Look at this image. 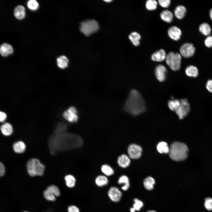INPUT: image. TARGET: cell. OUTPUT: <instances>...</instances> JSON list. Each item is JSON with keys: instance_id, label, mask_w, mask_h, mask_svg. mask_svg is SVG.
<instances>
[{"instance_id": "22", "label": "cell", "mask_w": 212, "mask_h": 212, "mask_svg": "<svg viewBox=\"0 0 212 212\" xmlns=\"http://www.w3.org/2000/svg\"><path fill=\"white\" fill-rule=\"evenodd\" d=\"M1 130L4 135L9 136L13 132V128L11 125L9 123L6 122L2 124L1 126Z\"/></svg>"}, {"instance_id": "37", "label": "cell", "mask_w": 212, "mask_h": 212, "mask_svg": "<svg viewBox=\"0 0 212 212\" xmlns=\"http://www.w3.org/2000/svg\"><path fill=\"white\" fill-rule=\"evenodd\" d=\"M134 202L133 205V207L135 210L139 211L143 206V203L137 198H135L134 200Z\"/></svg>"}, {"instance_id": "36", "label": "cell", "mask_w": 212, "mask_h": 212, "mask_svg": "<svg viewBox=\"0 0 212 212\" xmlns=\"http://www.w3.org/2000/svg\"><path fill=\"white\" fill-rule=\"evenodd\" d=\"M204 205L205 208L208 211H212V198L207 197L205 199Z\"/></svg>"}, {"instance_id": "10", "label": "cell", "mask_w": 212, "mask_h": 212, "mask_svg": "<svg viewBox=\"0 0 212 212\" xmlns=\"http://www.w3.org/2000/svg\"><path fill=\"white\" fill-rule=\"evenodd\" d=\"M167 70L163 65H157L155 69V73L157 79L160 82L164 81L166 78Z\"/></svg>"}, {"instance_id": "35", "label": "cell", "mask_w": 212, "mask_h": 212, "mask_svg": "<svg viewBox=\"0 0 212 212\" xmlns=\"http://www.w3.org/2000/svg\"><path fill=\"white\" fill-rule=\"evenodd\" d=\"M43 195L44 198L48 201H54L56 200V196L47 189L44 191Z\"/></svg>"}, {"instance_id": "21", "label": "cell", "mask_w": 212, "mask_h": 212, "mask_svg": "<svg viewBox=\"0 0 212 212\" xmlns=\"http://www.w3.org/2000/svg\"><path fill=\"white\" fill-rule=\"evenodd\" d=\"M69 60L66 57L62 55L57 59V64L58 67L61 69H64L68 66Z\"/></svg>"}, {"instance_id": "2", "label": "cell", "mask_w": 212, "mask_h": 212, "mask_svg": "<svg viewBox=\"0 0 212 212\" xmlns=\"http://www.w3.org/2000/svg\"><path fill=\"white\" fill-rule=\"evenodd\" d=\"M188 148L184 143L174 142L170 145L169 155L173 160L180 161L185 160L187 157Z\"/></svg>"}, {"instance_id": "46", "label": "cell", "mask_w": 212, "mask_h": 212, "mask_svg": "<svg viewBox=\"0 0 212 212\" xmlns=\"http://www.w3.org/2000/svg\"><path fill=\"white\" fill-rule=\"evenodd\" d=\"M105 1L107 2H110L112 1V0H104Z\"/></svg>"}, {"instance_id": "32", "label": "cell", "mask_w": 212, "mask_h": 212, "mask_svg": "<svg viewBox=\"0 0 212 212\" xmlns=\"http://www.w3.org/2000/svg\"><path fill=\"white\" fill-rule=\"evenodd\" d=\"M157 2L155 0H148L146 2L145 7L147 10L153 11L157 9Z\"/></svg>"}, {"instance_id": "34", "label": "cell", "mask_w": 212, "mask_h": 212, "mask_svg": "<svg viewBox=\"0 0 212 212\" xmlns=\"http://www.w3.org/2000/svg\"><path fill=\"white\" fill-rule=\"evenodd\" d=\"M27 4L29 9L32 11H35L37 10L39 6L38 2L35 0L28 1Z\"/></svg>"}, {"instance_id": "48", "label": "cell", "mask_w": 212, "mask_h": 212, "mask_svg": "<svg viewBox=\"0 0 212 212\" xmlns=\"http://www.w3.org/2000/svg\"><path fill=\"white\" fill-rule=\"evenodd\" d=\"M27 212V211H24V212Z\"/></svg>"}, {"instance_id": "43", "label": "cell", "mask_w": 212, "mask_h": 212, "mask_svg": "<svg viewBox=\"0 0 212 212\" xmlns=\"http://www.w3.org/2000/svg\"><path fill=\"white\" fill-rule=\"evenodd\" d=\"M7 116L6 114L3 112H0V121L1 122H4Z\"/></svg>"}, {"instance_id": "26", "label": "cell", "mask_w": 212, "mask_h": 212, "mask_svg": "<svg viewBox=\"0 0 212 212\" xmlns=\"http://www.w3.org/2000/svg\"><path fill=\"white\" fill-rule=\"evenodd\" d=\"M118 183L119 184H124L122 187V189L124 191H127L129 188L130 183L128 178L125 175H122L119 178Z\"/></svg>"}, {"instance_id": "1", "label": "cell", "mask_w": 212, "mask_h": 212, "mask_svg": "<svg viewBox=\"0 0 212 212\" xmlns=\"http://www.w3.org/2000/svg\"><path fill=\"white\" fill-rule=\"evenodd\" d=\"M124 109L126 112L135 115L140 114L145 111V101L139 92L135 89L130 91Z\"/></svg>"}, {"instance_id": "13", "label": "cell", "mask_w": 212, "mask_h": 212, "mask_svg": "<svg viewBox=\"0 0 212 212\" xmlns=\"http://www.w3.org/2000/svg\"><path fill=\"white\" fill-rule=\"evenodd\" d=\"M166 56L165 51L161 49L154 53L151 55V59L154 61L161 62L165 60Z\"/></svg>"}, {"instance_id": "29", "label": "cell", "mask_w": 212, "mask_h": 212, "mask_svg": "<svg viewBox=\"0 0 212 212\" xmlns=\"http://www.w3.org/2000/svg\"><path fill=\"white\" fill-rule=\"evenodd\" d=\"M155 183L154 179L151 176L146 177L143 181L144 187L148 190H151L153 189Z\"/></svg>"}, {"instance_id": "24", "label": "cell", "mask_w": 212, "mask_h": 212, "mask_svg": "<svg viewBox=\"0 0 212 212\" xmlns=\"http://www.w3.org/2000/svg\"><path fill=\"white\" fill-rule=\"evenodd\" d=\"M13 147L15 152L21 153L24 151L26 149V145L23 142L18 141L14 143Z\"/></svg>"}, {"instance_id": "45", "label": "cell", "mask_w": 212, "mask_h": 212, "mask_svg": "<svg viewBox=\"0 0 212 212\" xmlns=\"http://www.w3.org/2000/svg\"><path fill=\"white\" fill-rule=\"evenodd\" d=\"M135 210L133 208H132L130 209V211L131 212H135Z\"/></svg>"}, {"instance_id": "6", "label": "cell", "mask_w": 212, "mask_h": 212, "mask_svg": "<svg viewBox=\"0 0 212 212\" xmlns=\"http://www.w3.org/2000/svg\"><path fill=\"white\" fill-rule=\"evenodd\" d=\"M180 106L175 111L176 114L180 119H182L186 117L191 110L190 104L186 99L180 100Z\"/></svg>"}, {"instance_id": "17", "label": "cell", "mask_w": 212, "mask_h": 212, "mask_svg": "<svg viewBox=\"0 0 212 212\" xmlns=\"http://www.w3.org/2000/svg\"><path fill=\"white\" fill-rule=\"evenodd\" d=\"M160 17L163 21L170 23L172 21L173 16L171 11L168 10H165L161 12Z\"/></svg>"}, {"instance_id": "8", "label": "cell", "mask_w": 212, "mask_h": 212, "mask_svg": "<svg viewBox=\"0 0 212 212\" xmlns=\"http://www.w3.org/2000/svg\"><path fill=\"white\" fill-rule=\"evenodd\" d=\"M180 54L185 58L192 57L194 54L195 48L193 45L190 43H186L182 44L180 49Z\"/></svg>"}, {"instance_id": "15", "label": "cell", "mask_w": 212, "mask_h": 212, "mask_svg": "<svg viewBox=\"0 0 212 212\" xmlns=\"http://www.w3.org/2000/svg\"><path fill=\"white\" fill-rule=\"evenodd\" d=\"M15 17L19 20H21L24 18L26 15L25 9L22 5H19L16 6L14 11Z\"/></svg>"}, {"instance_id": "41", "label": "cell", "mask_w": 212, "mask_h": 212, "mask_svg": "<svg viewBox=\"0 0 212 212\" xmlns=\"http://www.w3.org/2000/svg\"><path fill=\"white\" fill-rule=\"evenodd\" d=\"M206 88L209 92L212 93V80H208L207 81Z\"/></svg>"}, {"instance_id": "23", "label": "cell", "mask_w": 212, "mask_h": 212, "mask_svg": "<svg viewBox=\"0 0 212 212\" xmlns=\"http://www.w3.org/2000/svg\"><path fill=\"white\" fill-rule=\"evenodd\" d=\"M199 30L202 34L206 36H209L211 32L210 26L208 23L206 22L200 24L199 27Z\"/></svg>"}, {"instance_id": "28", "label": "cell", "mask_w": 212, "mask_h": 212, "mask_svg": "<svg viewBox=\"0 0 212 212\" xmlns=\"http://www.w3.org/2000/svg\"><path fill=\"white\" fill-rule=\"evenodd\" d=\"M180 100L178 99L170 100L168 102L169 108L173 111H175L180 106Z\"/></svg>"}, {"instance_id": "20", "label": "cell", "mask_w": 212, "mask_h": 212, "mask_svg": "<svg viewBox=\"0 0 212 212\" xmlns=\"http://www.w3.org/2000/svg\"><path fill=\"white\" fill-rule=\"evenodd\" d=\"M186 75L190 77H196L198 74V70L195 66L191 65L187 67L185 69Z\"/></svg>"}, {"instance_id": "7", "label": "cell", "mask_w": 212, "mask_h": 212, "mask_svg": "<svg viewBox=\"0 0 212 212\" xmlns=\"http://www.w3.org/2000/svg\"><path fill=\"white\" fill-rule=\"evenodd\" d=\"M64 118L68 122L75 123L78 120L77 110L74 106H71L65 110L63 114Z\"/></svg>"}, {"instance_id": "40", "label": "cell", "mask_w": 212, "mask_h": 212, "mask_svg": "<svg viewBox=\"0 0 212 212\" xmlns=\"http://www.w3.org/2000/svg\"><path fill=\"white\" fill-rule=\"evenodd\" d=\"M68 212H80L79 208L74 205H71L68 208Z\"/></svg>"}, {"instance_id": "33", "label": "cell", "mask_w": 212, "mask_h": 212, "mask_svg": "<svg viewBox=\"0 0 212 212\" xmlns=\"http://www.w3.org/2000/svg\"><path fill=\"white\" fill-rule=\"evenodd\" d=\"M47 190L54 195L55 196H59L60 195V191L59 188L54 185L48 186L46 189Z\"/></svg>"}, {"instance_id": "44", "label": "cell", "mask_w": 212, "mask_h": 212, "mask_svg": "<svg viewBox=\"0 0 212 212\" xmlns=\"http://www.w3.org/2000/svg\"><path fill=\"white\" fill-rule=\"evenodd\" d=\"M209 15L211 19L212 20V8L210 10Z\"/></svg>"}, {"instance_id": "18", "label": "cell", "mask_w": 212, "mask_h": 212, "mask_svg": "<svg viewBox=\"0 0 212 212\" xmlns=\"http://www.w3.org/2000/svg\"><path fill=\"white\" fill-rule=\"evenodd\" d=\"M186 12L185 7L183 5L177 6L174 10V14L175 17L179 19H181L185 16Z\"/></svg>"}, {"instance_id": "19", "label": "cell", "mask_w": 212, "mask_h": 212, "mask_svg": "<svg viewBox=\"0 0 212 212\" xmlns=\"http://www.w3.org/2000/svg\"><path fill=\"white\" fill-rule=\"evenodd\" d=\"M128 38L134 46H138L140 45L141 36L138 33L135 32H131L129 35Z\"/></svg>"}, {"instance_id": "30", "label": "cell", "mask_w": 212, "mask_h": 212, "mask_svg": "<svg viewBox=\"0 0 212 212\" xmlns=\"http://www.w3.org/2000/svg\"><path fill=\"white\" fill-rule=\"evenodd\" d=\"M66 186L69 188H72L74 186L76 183V179L72 175L68 174L64 178Z\"/></svg>"}, {"instance_id": "25", "label": "cell", "mask_w": 212, "mask_h": 212, "mask_svg": "<svg viewBox=\"0 0 212 212\" xmlns=\"http://www.w3.org/2000/svg\"><path fill=\"white\" fill-rule=\"evenodd\" d=\"M158 151L162 154H166L169 153L170 148L168 144L165 142H159L157 146Z\"/></svg>"}, {"instance_id": "27", "label": "cell", "mask_w": 212, "mask_h": 212, "mask_svg": "<svg viewBox=\"0 0 212 212\" xmlns=\"http://www.w3.org/2000/svg\"><path fill=\"white\" fill-rule=\"evenodd\" d=\"M95 182L97 186L102 187L106 186L108 184V180L106 176L99 175L96 177Z\"/></svg>"}, {"instance_id": "4", "label": "cell", "mask_w": 212, "mask_h": 212, "mask_svg": "<svg viewBox=\"0 0 212 212\" xmlns=\"http://www.w3.org/2000/svg\"><path fill=\"white\" fill-rule=\"evenodd\" d=\"M99 28L98 23L95 20L88 19L82 22L80 24V29L85 35L89 36L96 32Z\"/></svg>"}, {"instance_id": "9", "label": "cell", "mask_w": 212, "mask_h": 212, "mask_svg": "<svg viewBox=\"0 0 212 212\" xmlns=\"http://www.w3.org/2000/svg\"><path fill=\"white\" fill-rule=\"evenodd\" d=\"M142 151V148L140 146L134 144L130 145L127 149L129 156L134 159L139 158L141 155Z\"/></svg>"}, {"instance_id": "3", "label": "cell", "mask_w": 212, "mask_h": 212, "mask_svg": "<svg viewBox=\"0 0 212 212\" xmlns=\"http://www.w3.org/2000/svg\"><path fill=\"white\" fill-rule=\"evenodd\" d=\"M26 168L28 174L31 176H41L44 173V165L37 159L32 158L26 163Z\"/></svg>"}, {"instance_id": "47", "label": "cell", "mask_w": 212, "mask_h": 212, "mask_svg": "<svg viewBox=\"0 0 212 212\" xmlns=\"http://www.w3.org/2000/svg\"><path fill=\"white\" fill-rule=\"evenodd\" d=\"M147 212H156L155 211H148Z\"/></svg>"}, {"instance_id": "12", "label": "cell", "mask_w": 212, "mask_h": 212, "mask_svg": "<svg viewBox=\"0 0 212 212\" xmlns=\"http://www.w3.org/2000/svg\"><path fill=\"white\" fill-rule=\"evenodd\" d=\"M168 33L169 37L175 41L180 39L182 35L180 29L175 26H173L169 28Z\"/></svg>"}, {"instance_id": "38", "label": "cell", "mask_w": 212, "mask_h": 212, "mask_svg": "<svg viewBox=\"0 0 212 212\" xmlns=\"http://www.w3.org/2000/svg\"><path fill=\"white\" fill-rule=\"evenodd\" d=\"M171 1L170 0H159L158 2L160 5L162 7L167 8L170 5Z\"/></svg>"}, {"instance_id": "5", "label": "cell", "mask_w": 212, "mask_h": 212, "mask_svg": "<svg viewBox=\"0 0 212 212\" xmlns=\"http://www.w3.org/2000/svg\"><path fill=\"white\" fill-rule=\"evenodd\" d=\"M181 56L180 54L173 52H169L167 55L166 62L173 71H177L180 69Z\"/></svg>"}, {"instance_id": "11", "label": "cell", "mask_w": 212, "mask_h": 212, "mask_svg": "<svg viewBox=\"0 0 212 212\" xmlns=\"http://www.w3.org/2000/svg\"><path fill=\"white\" fill-rule=\"evenodd\" d=\"M108 195L110 199L114 202H118L122 196V193L117 187L112 186L108 191Z\"/></svg>"}, {"instance_id": "14", "label": "cell", "mask_w": 212, "mask_h": 212, "mask_svg": "<svg viewBox=\"0 0 212 212\" xmlns=\"http://www.w3.org/2000/svg\"><path fill=\"white\" fill-rule=\"evenodd\" d=\"M13 52V49L12 46L10 44L4 43L0 46V52L2 56L7 57L12 54Z\"/></svg>"}, {"instance_id": "42", "label": "cell", "mask_w": 212, "mask_h": 212, "mask_svg": "<svg viewBox=\"0 0 212 212\" xmlns=\"http://www.w3.org/2000/svg\"><path fill=\"white\" fill-rule=\"evenodd\" d=\"M5 172V169L4 164L0 163V175L1 176H3Z\"/></svg>"}, {"instance_id": "31", "label": "cell", "mask_w": 212, "mask_h": 212, "mask_svg": "<svg viewBox=\"0 0 212 212\" xmlns=\"http://www.w3.org/2000/svg\"><path fill=\"white\" fill-rule=\"evenodd\" d=\"M102 172L107 176H110L113 175L114 171L113 168L110 165L107 164L102 165L101 168Z\"/></svg>"}, {"instance_id": "16", "label": "cell", "mask_w": 212, "mask_h": 212, "mask_svg": "<svg viewBox=\"0 0 212 212\" xmlns=\"http://www.w3.org/2000/svg\"><path fill=\"white\" fill-rule=\"evenodd\" d=\"M117 162L119 166L123 168L128 167L130 163L129 157L125 154H122L118 158Z\"/></svg>"}, {"instance_id": "39", "label": "cell", "mask_w": 212, "mask_h": 212, "mask_svg": "<svg viewBox=\"0 0 212 212\" xmlns=\"http://www.w3.org/2000/svg\"><path fill=\"white\" fill-rule=\"evenodd\" d=\"M205 45L208 47H212V36H208L205 39L204 41Z\"/></svg>"}]
</instances>
